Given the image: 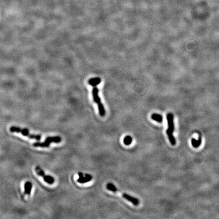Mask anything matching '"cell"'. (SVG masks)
<instances>
[{
    "label": "cell",
    "mask_w": 219,
    "mask_h": 219,
    "mask_svg": "<svg viewBox=\"0 0 219 219\" xmlns=\"http://www.w3.org/2000/svg\"><path fill=\"white\" fill-rule=\"evenodd\" d=\"M167 120L168 122V129L166 130V134L169 137V139L172 145H175L176 144V141L175 137H173V132L175 129L174 123H173V114L169 113L167 115Z\"/></svg>",
    "instance_id": "cell-1"
},
{
    "label": "cell",
    "mask_w": 219,
    "mask_h": 219,
    "mask_svg": "<svg viewBox=\"0 0 219 219\" xmlns=\"http://www.w3.org/2000/svg\"><path fill=\"white\" fill-rule=\"evenodd\" d=\"M10 131L11 132H16V133H21L23 135L28 137L30 139L36 140V141H40L41 139V136L39 134H30L29 130L26 128H22L16 126H11L10 128Z\"/></svg>",
    "instance_id": "cell-2"
},
{
    "label": "cell",
    "mask_w": 219,
    "mask_h": 219,
    "mask_svg": "<svg viewBox=\"0 0 219 219\" xmlns=\"http://www.w3.org/2000/svg\"><path fill=\"white\" fill-rule=\"evenodd\" d=\"M62 141V139L59 136L47 137L44 142H36L33 143V146L35 147L48 148L52 143H59Z\"/></svg>",
    "instance_id": "cell-3"
},
{
    "label": "cell",
    "mask_w": 219,
    "mask_h": 219,
    "mask_svg": "<svg viewBox=\"0 0 219 219\" xmlns=\"http://www.w3.org/2000/svg\"><path fill=\"white\" fill-rule=\"evenodd\" d=\"M93 99L94 102L97 104L99 108V113L102 117H103L106 114L105 108L103 106L102 102L100 100V97L99 96V89L96 86L92 89Z\"/></svg>",
    "instance_id": "cell-4"
},
{
    "label": "cell",
    "mask_w": 219,
    "mask_h": 219,
    "mask_svg": "<svg viewBox=\"0 0 219 219\" xmlns=\"http://www.w3.org/2000/svg\"><path fill=\"white\" fill-rule=\"evenodd\" d=\"M35 171L36 172V173L38 174V176H42L43 178L44 181L48 184L51 185L54 182V179L52 176H47L46 175L45 173L44 172V170L41 169V167L37 166L35 167Z\"/></svg>",
    "instance_id": "cell-5"
},
{
    "label": "cell",
    "mask_w": 219,
    "mask_h": 219,
    "mask_svg": "<svg viewBox=\"0 0 219 219\" xmlns=\"http://www.w3.org/2000/svg\"><path fill=\"white\" fill-rule=\"evenodd\" d=\"M78 175H79V178L77 179V182L80 184H84L86 182H90L92 179V177L91 175H89V174H85V176H84L83 173L79 172Z\"/></svg>",
    "instance_id": "cell-6"
},
{
    "label": "cell",
    "mask_w": 219,
    "mask_h": 219,
    "mask_svg": "<svg viewBox=\"0 0 219 219\" xmlns=\"http://www.w3.org/2000/svg\"><path fill=\"white\" fill-rule=\"evenodd\" d=\"M122 196L123 197L124 199H126L127 200L130 202H131L134 205H138L140 203L139 200L138 199H137V198L134 197L132 196L126 194V193H123L122 195Z\"/></svg>",
    "instance_id": "cell-7"
},
{
    "label": "cell",
    "mask_w": 219,
    "mask_h": 219,
    "mask_svg": "<svg viewBox=\"0 0 219 219\" xmlns=\"http://www.w3.org/2000/svg\"><path fill=\"white\" fill-rule=\"evenodd\" d=\"M32 182L29 181L26 182L24 184V192L23 194L30 195L31 191H32Z\"/></svg>",
    "instance_id": "cell-8"
},
{
    "label": "cell",
    "mask_w": 219,
    "mask_h": 219,
    "mask_svg": "<svg viewBox=\"0 0 219 219\" xmlns=\"http://www.w3.org/2000/svg\"><path fill=\"white\" fill-rule=\"evenodd\" d=\"M100 82H101V80H100L99 78H92V79H90L88 81V83L90 85H91V86L94 87L99 85V84L100 83Z\"/></svg>",
    "instance_id": "cell-9"
},
{
    "label": "cell",
    "mask_w": 219,
    "mask_h": 219,
    "mask_svg": "<svg viewBox=\"0 0 219 219\" xmlns=\"http://www.w3.org/2000/svg\"><path fill=\"white\" fill-rule=\"evenodd\" d=\"M151 118L153 120H155L156 121L158 122L159 123H161L163 121V117L160 114H152L151 115Z\"/></svg>",
    "instance_id": "cell-10"
},
{
    "label": "cell",
    "mask_w": 219,
    "mask_h": 219,
    "mask_svg": "<svg viewBox=\"0 0 219 219\" xmlns=\"http://www.w3.org/2000/svg\"><path fill=\"white\" fill-rule=\"evenodd\" d=\"M191 144L193 147L196 148L199 147L201 144V139L200 137H199V139L198 140H195L194 138H192L191 140Z\"/></svg>",
    "instance_id": "cell-11"
},
{
    "label": "cell",
    "mask_w": 219,
    "mask_h": 219,
    "mask_svg": "<svg viewBox=\"0 0 219 219\" xmlns=\"http://www.w3.org/2000/svg\"><path fill=\"white\" fill-rule=\"evenodd\" d=\"M106 188L108 190H109V191H111L113 192H114V193L117 192L118 191V189H117V188L112 183H109V184H107Z\"/></svg>",
    "instance_id": "cell-12"
},
{
    "label": "cell",
    "mask_w": 219,
    "mask_h": 219,
    "mask_svg": "<svg viewBox=\"0 0 219 219\" xmlns=\"http://www.w3.org/2000/svg\"><path fill=\"white\" fill-rule=\"evenodd\" d=\"M132 141V138L131 137L127 135L125 137L124 140H123V143L126 146H128L131 144Z\"/></svg>",
    "instance_id": "cell-13"
}]
</instances>
